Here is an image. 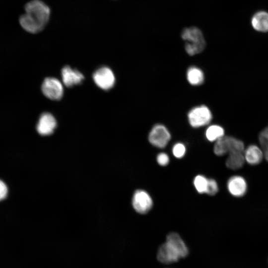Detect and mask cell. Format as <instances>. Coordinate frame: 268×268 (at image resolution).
I'll return each instance as SVG.
<instances>
[{"mask_svg": "<svg viewBox=\"0 0 268 268\" xmlns=\"http://www.w3.org/2000/svg\"><path fill=\"white\" fill-rule=\"evenodd\" d=\"M245 161L251 165H258L261 162L264 154L261 148L256 145H250L244 152Z\"/></svg>", "mask_w": 268, "mask_h": 268, "instance_id": "13", "label": "cell"}, {"mask_svg": "<svg viewBox=\"0 0 268 268\" xmlns=\"http://www.w3.org/2000/svg\"><path fill=\"white\" fill-rule=\"evenodd\" d=\"M188 254V248L181 237L178 234L172 232L167 236L166 242L159 247L157 258L162 263L170 264L185 257Z\"/></svg>", "mask_w": 268, "mask_h": 268, "instance_id": "2", "label": "cell"}, {"mask_svg": "<svg viewBox=\"0 0 268 268\" xmlns=\"http://www.w3.org/2000/svg\"><path fill=\"white\" fill-rule=\"evenodd\" d=\"M133 205L138 213L145 214L150 210L152 206V200L149 195L145 191L137 190L133 198Z\"/></svg>", "mask_w": 268, "mask_h": 268, "instance_id": "9", "label": "cell"}, {"mask_svg": "<svg viewBox=\"0 0 268 268\" xmlns=\"http://www.w3.org/2000/svg\"><path fill=\"white\" fill-rule=\"evenodd\" d=\"M182 38L186 41L185 50L190 56L201 52L205 47V42L201 31L198 28L191 27L184 29L181 34Z\"/></svg>", "mask_w": 268, "mask_h": 268, "instance_id": "3", "label": "cell"}, {"mask_svg": "<svg viewBox=\"0 0 268 268\" xmlns=\"http://www.w3.org/2000/svg\"><path fill=\"white\" fill-rule=\"evenodd\" d=\"M43 94L48 98L53 100H59L64 94L62 83L57 78L52 77L46 78L41 86Z\"/></svg>", "mask_w": 268, "mask_h": 268, "instance_id": "6", "label": "cell"}, {"mask_svg": "<svg viewBox=\"0 0 268 268\" xmlns=\"http://www.w3.org/2000/svg\"><path fill=\"white\" fill-rule=\"evenodd\" d=\"M229 193L236 197L244 196L247 189V185L244 178L240 176H234L230 178L227 184Z\"/></svg>", "mask_w": 268, "mask_h": 268, "instance_id": "12", "label": "cell"}, {"mask_svg": "<svg viewBox=\"0 0 268 268\" xmlns=\"http://www.w3.org/2000/svg\"><path fill=\"white\" fill-rule=\"evenodd\" d=\"M259 140L264 154V156L268 162V127L264 129L260 133Z\"/></svg>", "mask_w": 268, "mask_h": 268, "instance_id": "18", "label": "cell"}, {"mask_svg": "<svg viewBox=\"0 0 268 268\" xmlns=\"http://www.w3.org/2000/svg\"><path fill=\"white\" fill-rule=\"evenodd\" d=\"M245 161L244 152H235L228 154L226 160V166L232 170L241 168Z\"/></svg>", "mask_w": 268, "mask_h": 268, "instance_id": "15", "label": "cell"}, {"mask_svg": "<svg viewBox=\"0 0 268 268\" xmlns=\"http://www.w3.org/2000/svg\"><path fill=\"white\" fill-rule=\"evenodd\" d=\"M251 25L257 31H268V12L260 11L255 13L251 18Z\"/></svg>", "mask_w": 268, "mask_h": 268, "instance_id": "14", "label": "cell"}, {"mask_svg": "<svg viewBox=\"0 0 268 268\" xmlns=\"http://www.w3.org/2000/svg\"><path fill=\"white\" fill-rule=\"evenodd\" d=\"M188 118L192 127L199 128L209 124L211 120L212 115L208 107L201 105L190 110L188 114Z\"/></svg>", "mask_w": 268, "mask_h": 268, "instance_id": "5", "label": "cell"}, {"mask_svg": "<svg viewBox=\"0 0 268 268\" xmlns=\"http://www.w3.org/2000/svg\"><path fill=\"white\" fill-rule=\"evenodd\" d=\"M218 191V187L217 182L212 179H208L207 185L206 193L210 196L215 195Z\"/></svg>", "mask_w": 268, "mask_h": 268, "instance_id": "21", "label": "cell"}, {"mask_svg": "<svg viewBox=\"0 0 268 268\" xmlns=\"http://www.w3.org/2000/svg\"><path fill=\"white\" fill-rule=\"evenodd\" d=\"M93 79L97 86L105 90L112 88L115 83V75L111 69L107 67L97 69L93 74Z\"/></svg>", "mask_w": 268, "mask_h": 268, "instance_id": "7", "label": "cell"}, {"mask_svg": "<svg viewBox=\"0 0 268 268\" xmlns=\"http://www.w3.org/2000/svg\"><path fill=\"white\" fill-rule=\"evenodd\" d=\"M8 189L6 185L2 181L0 180V201L4 199L7 196Z\"/></svg>", "mask_w": 268, "mask_h": 268, "instance_id": "23", "label": "cell"}, {"mask_svg": "<svg viewBox=\"0 0 268 268\" xmlns=\"http://www.w3.org/2000/svg\"><path fill=\"white\" fill-rule=\"evenodd\" d=\"M214 153L218 156L235 152H244V143L240 140L230 136H223L216 141Z\"/></svg>", "mask_w": 268, "mask_h": 268, "instance_id": "4", "label": "cell"}, {"mask_svg": "<svg viewBox=\"0 0 268 268\" xmlns=\"http://www.w3.org/2000/svg\"><path fill=\"white\" fill-rule=\"evenodd\" d=\"M187 79L189 82L193 85H199L202 84L204 80L203 72L199 68L191 67L187 70Z\"/></svg>", "mask_w": 268, "mask_h": 268, "instance_id": "16", "label": "cell"}, {"mask_svg": "<svg viewBox=\"0 0 268 268\" xmlns=\"http://www.w3.org/2000/svg\"><path fill=\"white\" fill-rule=\"evenodd\" d=\"M57 125L54 116L50 113H42L36 125L37 132L41 135H49L53 133Z\"/></svg>", "mask_w": 268, "mask_h": 268, "instance_id": "10", "label": "cell"}, {"mask_svg": "<svg viewBox=\"0 0 268 268\" xmlns=\"http://www.w3.org/2000/svg\"><path fill=\"white\" fill-rule=\"evenodd\" d=\"M173 154L177 158H182L186 153L185 146L182 143H176L172 149Z\"/></svg>", "mask_w": 268, "mask_h": 268, "instance_id": "20", "label": "cell"}, {"mask_svg": "<svg viewBox=\"0 0 268 268\" xmlns=\"http://www.w3.org/2000/svg\"><path fill=\"white\" fill-rule=\"evenodd\" d=\"M224 135V131L223 128L216 125L209 126L205 132V136L210 141H216Z\"/></svg>", "mask_w": 268, "mask_h": 268, "instance_id": "17", "label": "cell"}, {"mask_svg": "<svg viewBox=\"0 0 268 268\" xmlns=\"http://www.w3.org/2000/svg\"><path fill=\"white\" fill-rule=\"evenodd\" d=\"M207 181L208 179L203 175H199L196 176L194 180V185L198 193L200 194L206 193Z\"/></svg>", "mask_w": 268, "mask_h": 268, "instance_id": "19", "label": "cell"}, {"mask_svg": "<svg viewBox=\"0 0 268 268\" xmlns=\"http://www.w3.org/2000/svg\"><path fill=\"white\" fill-rule=\"evenodd\" d=\"M171 138V135L166 128L161 124L155 125L150 131L148 140L153 146L164 148Z\"/></svg>", "mask_w": 268, "mask_h": 268, "instance_id": "8", "label": "cell"}, {"mask_svg": "<svg viewBox=\"0 0 268 268\" xmlns=\"http://www.w3.org/2000/svg\"><path fill=\"white\" fill-rule=\"evenodd\" d=\"M61 75L63 83L67 87L79 84L84 79V76L80 72L68 66L62 68Z\"/></svg>", "mask_w": 268, "mask_h": 268, "instance_id": "11", "label": "cell"}, {"mask_svg": "<svg viewBox=\"0 0 268 268\" xmlns=\"http://www.w3.org/2000/svg\"><path fill=\"white\" fill-rule=\"evenodd\" d=\"M157 163L161 166L167 165L169 162V158L168 155L165 153H160L157 156Z\"/></svg>", "mask_w": 268, "mask_h": 268, "instance_id": "22", "label": "cell"}, {"mask_svg": "<svg viewBox=\"0 0 268 268\" xmlns=\"http://www.w3.org/2000/svg\"><path fill=\"white\" fill-rule=\"evenodd\" d=\"M25 13L20 16L19 23L27 32L37 33L42 31L50 18L49 7L40 0H33L25 5Z\"/></svg>", "mask_w": 268, "mask_h": 268, "instance_id": "1", "label": "cell"}]
</instances>
